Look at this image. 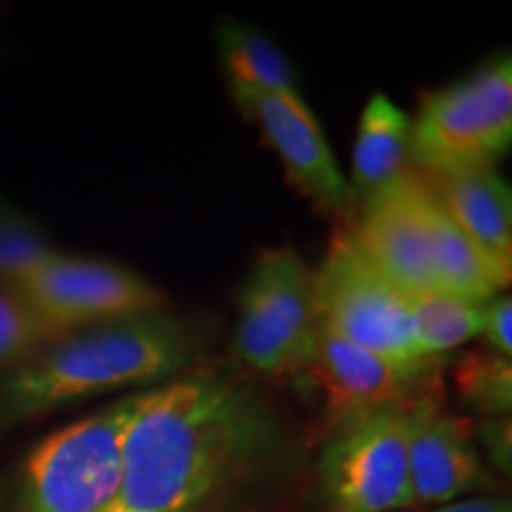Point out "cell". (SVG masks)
Returning <instances> with one entry per match:
<instances>
[{"label": "cell", "mask_w": 512, "mask_h": 512, "mask_svg": "<svg viewBox=\"0 0 512 512\" xmlns=\"http://www.w3.org/2000/svg\"><path fill=\"white\" fill-rule=\"evenodd\" d=\"M254 396L230 377H183L136 394L112 512H207L261 444Z\"/></svg>", "instance_id": "cell-1"}, {"label": "cell", "mask_w": 512, "mask_h": 512, "mask_svg": "<svg viewBox=\"0 0 512 512\" xmlns=\"http://www.w3.org/2000/svg\"><path fill=\"white\" fill-rule=\"evenodd\" d=\"M197 344L162 313L98 325L43 347L0 377V427L192 366Z\"/></svg>", "instance_id": "cell-2"}, {"label": "cell", "mask_w": 512, "mask_h": 512, "mask_svg": "<svg viewBox=\"0 0 512 512\" xmlns=\"http://www.w3.org/2000/svg\"><path fill=\"white\" fill-rule=\"evenodd\" d=\"M136 394L72 422L38 444L22 467L24 512H112Z\"/></svg>", "instance_id": "cell-3"}, {"label": "cell", "mask_w": 512, "mask_h": 512, "mask_svg": "<svg viewBox=\"0 0 512 512\" xmlns=\"http://www.w3.org/2000/svg\"><path fill=\"white\" fill-rule=\"evenodd\" d=\"M512 143V62L496 55L467 79L425 95L408 152L437 176L491 166Z\"/></svg>", "instance_id": "cell-4"}, {"label": "cell", "mask_w": 512, "mask_h": 512, "mask_svg": "<svg viewBox=\"0 0 512 512\" xmlns=\"http://www.w3.org/2000/svg\"><path fill=\"white\" fill-rule=\"evenodd\" d=\"M313 302L318 323L339 337L403 368H434V358L422 354L418 344L408 299L370 264L351 233L332 242L313 275Z\"/></svg>", "instance_id": "cell-5"}, {"label": "cell", "mask_w": 512, "mask_h": 512, "mask_svg": "<svg viewBox=\"0 0 512 512\" xmlns=\"http://www.w3.org/2000/svg\"><path fill=\"white\" fill-rule=\"evenodd\" d=\"M318 335L313 273L294 249H266L240 297L235 354L264 375H297Z\"/></svg>", "instance_id": "cell-6"}, {"label": "cell", "mask_w": 512, "mask_h": 512, "mask_svg": "<svg viewBox=\"0 0 512 512\" xmlns=\"http://www.w3.org/2000/svg\"><path fill=\"white\" fill-rule=\"evenodd\" d=\"M406 403L344 422L320 460L332 512H392L413 503Z\"/></svg>", "instance_id": "cell-7"}, {"label": "cell", "mask_w": 512, "mask_h": 512, "mask_svg": "<svg viewBox=\"0 0 512 512\" xmlns=\"http://www.w3.org/2000/svg\"><path fill=\"white\" fill-rule=\"evenodd\" d=\"M15 287L57 337L155 316L164 306V294L138 273L110 261L62 254H55Z\"/></svg>", "instance_id": "cell-8"}, {"label": "cell", "mask_w": 512, "mask_h": 512, "mask_svg": "<svg viewBox=\"0 0 512 512\" xmlns=\"http://www.w3.org/2000/svg\"><path fill=\"white\" fill-rule=\"evenodd\" d=\"M235 102L264 131L290 181L318 209L332 216L354 214L356 192L339 171L323 128L299 95L233 88Z\"/></svg>", "instance_id": "cell-9"}, {"label": "cell", "mask_w": 512, "mask_h": 512, "mask_svg": "<svg viewBox=\"0 0 512 512\" xmlns=\"http://www.w3.org/2000/svg\"><path fill=\"white\" fill-rule=\"evenodd\" d=\"M430 190L411 174L361 202L351 238L403 297L439 290L432 264Z\"/></svg>", "instance_id": "cell-10"}, {"label": "cell", "mask_w": 512, "mask_h": 512, "mask_svg": "<svg viewBox=\"0 0 512 512\" xmlns=\"http://www.w3.org/2000/svg\"><path fill=\"white\" fill-rule=\"evenodd\" d=\"M304 373L332 418L349 422L413 399L432 370L403 368L318 323L316 347Z\"/></svg>", "instance_id": "cell-11"}, {"label": "cell", "mask_w": 512, "mask_h": 512, "mask_svg": "<svg viewBox=\"0 0 512 512\" xmlns=\"http://www.w3.org/2000/svg\"><path fill=\"white\" fill-rule=\"evenodd\" d=\"M413 503H448L491 482L470 425L448 413L437 396L415 394L403 406Z\"/></svg>", "instance_id": "cell-12"}, {"label": "cell", "mask_w": 512, "mask_h": 512, "mask_svg": "<svg viewBox=\"0 0 512 512\" xmlns=\"http://www.w3.org/2000/svg\"><path fill=\"white\" fill-rule=\"evenodd\" d=\"M437 200L498 268L512 273V195L491 166L439 176Z\"/></svg>", "instance_id": "cell-13"}, {"label": "cell", "mask_w": 512, "mask_h": 512, "mask_svg": "<svg viewBox=\"0 0 512 512\" xmlns=\"http://www.w3.org/2000/svg\"><path fill=\"white\" fill-rule=\"evenodd\" d=\"M411 119L387 95L375 93L363 107L354 145L351 188L363 200L392 188L408 174ZM361 200V202H363Z\"/></svg>", "instance_id": "cell-14"}, {"label": "cell", "mask_w": 512, "mask_h": 512, "mask_svg": "<svg viewBox=\"0 0 512 512\" xmlns=\"http://www.w3.org/2000/svg\"><path fill=\"white\" fill-rule=\"evenodd\" d=\"M427 219H430L434 275L441 292L467 302L489 304L510 285V273L498 268L467 238L465 230L446 214L434 192H430L427 202Z\"/></svg>", "instance_id": "cell-15"}, {"label": "cell", "mask_w": 512, "mask_h": 512, "mask_svg": "<svg viewBox=\"0 0 512 512\" xmlns=\"http://www.w3.org/2000/svg\"><path fill=\"white\" fill-rule=\"evenodd\" d=\"M219 53L230 88L299 95L290 60L261 31L228 24L219 31Z\"/></svg>", "instance_id": "cell-16"}, {"label": "cell", "mask_w": 512, "mask_h": 512, "mask_svg": "<svg viewBox=\"0 0 512 512\" xmlns=\"http://www.w3.org/2000/svg\"><path fill=\"white\" fill-rule=\"evenodd\" d=\"M408 299V309L415 325V335L422 354L437 358L482 335L484 306L453 297V294L434 290Z\"/></svg>", "instance_id": "cell-17"}, {"label": "cell", "mask_w": 512, "mask_h": 512, "mask_svg": "<svg viewBox=\"0 0 512 512\" xmlns=\"http://www.w3.org/2000/svg\"><path fill=\"white\" fill-rule=\"evenodd\" d=\"M456 389L472 411L503 418L512 408V363L494 351H467L453 370Z\"/></svg>", "instance_id": "cell-18"}, {"label": "cell", "mask_w": 512, "mask_h": 512, "mask_svg": "<svg viewBox=\"0 0 512 512\" xmlns=\"http://www.w3.org/2000/svg\"><path fill=\"white\" fill-rule=\"evenodd\" d=\"M57 339L60 337L36 316L15 285L0 283V377Z\"/></svg>", "instance_id": "cell-19"}, {"label": "cell", "mask_w": 512, "mask_h": 512, "mask_svg": "<svg viewBox=\"0 0 512 512\" xmlns=\"http://www.w3.org/2000/svg\"><path fill=\"white\" fill-rule=\"evenodd\" d=\"M57 252L46 235L29 219L17 214L0 226V283L19 285Z\"/></svg>", "instance_id": "cell-20"}, {"label": "cell", "mask_w": 512, "mask_h": 512, "mask_svg": "<svg viewBox=\"0 0 512 512\" xmlns=\"http://www.w3.org/2000/svg\"><path fill=\"white\" fill-rule=\"evenodd\" d=\"M482 335L486 337L489 351L510 358L512 356V299L508 294H498L484 306Z\"/></svg>", "instance_id": "cell-21"}, {"label": "cell", "mask_w": 512, "mask_h": 512, "mask_svg": "<svg viewBox=\"0 0 512 512\" xmlns=\"http://www.w3.org/2000/svg\"><path fill=\"white\" fill-rule=\"evenodd\" d=\"M437 512H510V505L503 498H470V501L446 505Z\"/></svg>", "instance_id": "cell-22"}, {"label": "cell", "mask_w": 512, "mask_h": 512, "mask_svg": "<svg viewBox=\"0 0 512 512\" xmlns=\"http://www.w3.org/2000/svg\"><path fill=\"white\" fill-rule=\"evenodd\" d=\"M17 214H19V211L12 207L10 202H5L3 197H0V226H3V223H8L10 219H15Z\"/></svg>", "instance_id": "cell-23"}]
</instances>
